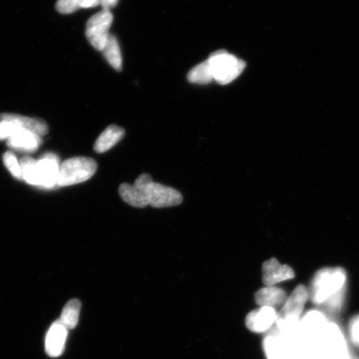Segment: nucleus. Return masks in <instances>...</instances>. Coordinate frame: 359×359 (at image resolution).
<instances>
[{"instance_id": "obj_1", "label": "nucleus", "mask_w": 359, "mask_h": 359, "mask_svg": "<svg viewBox=\"0 0 359 359\" xmlns=\"http://www.w3.org/2000/svg\"><path fill=\"white\" fill-rule=\"evenodd\" d=\"M119 195L126 203L136 208H170L182 203V193L174 188L154 182L150 175L142 174L133 185L123 183L119 187Z\"/></svg>"}, {"instance_id": "obj_2", "label": "nucleus", "mask_w": 359, "mask_h": 359, "mask_svg": "<svg viewBox=\"0 0 359 359\" xmlns=\"http://www.w3.org/2000/svg\"><path fill=\"white\" fill-rule=\"evenodd\" d=\"M297 330L293 333L276 331L269 334L264 341V349L267 358L311 359V350L300 339Z\"/></svg>"}, {"instance_id": "obj_3", "label": "nucleus", "mask_w": 359, "mask_h": 359, "mask_svg": "<svg viewBox=\"0 0 359 359\" xmlns=\"http://www.w3.org/2000/svg\"><path fill=\"white\" fill-rule=\"evenodd\" d=\"M346 272L342 268H325L314 276L311 291L309 293L312 302L324 304L332 296L346 287Z\"/></svg>"}, {"instance_id": "obj_4", "label": "nucleus", "mask_w": 359, "mask_h": 359, "mask_svg": "<svg viewBox=\"0 0 359 359\" xmlns=\"http://www.w3.org/2000/svg\"><path fill=\"white\" fill-rule=\"evenodd\" d=\"M309 298V291L304 285L296 287L293 293L287 299L279 313H277L276 325L281 333H293L298 329L300 316Z\"/></svg>"}, {"instance_id": "obj_5", "label": "nucleus", "mask_w": 359, "mask_h": 359, "mask_svg": "<svg viewBox=\"0 0 359 359\" xmlns=\"http://www.w3.org/2000/svg\"><path fill=\"white\" fill-rule=\"evenodd\" d=\"M97 168L95 161L89 157L78 156L67 159L60 165L57 187H69L88 181Z\"/></svg>"}, {"instance_id": "obj_6", "label": "nucleus", "mask_w": 359, "mask_h": 359, "mask_svg": "<svg viewBox=\"0 0 359 359\" xmlns=\"http://www.w3.org/2000/svg\"><path fill=\"white\" fill-rule=\"evenodd\" d=\"M208 61L212 71L214 81L221 85L232 83L239 77L246 66L243 60L226 50L212 53Z\"/></svg>"}, {"instance_id": "obj_7", "label": "nucleus", "mask_w": 359, "mask_h": 359, "mask_svg": "<svg viewBox=\"0 0 359 359\" xmlns=\"http://www.w3.org/2000/svg\"><path fill=\"white\" fill-rule=\"evenodd\" d=\"M114 16L109 10H103L94 15L87 22L86 37L90 44L97 51H102L109 39V29Z\"/></svg>"}, {"instance_id": "obj_8", "label": "nucleus", "mask_w": 359, "mask_h": 359, "mask_svg": "<svg viewBox=\"0 0 359 359\" xmlns=\"http://www.w3.org/2000/svg\"><path fill=\"white\" fill-rule=\"evenodd\" d=\"M60 158L53 154L43 155L36 163L37 187L51 189L57 186L60 173Z\"/></svg>"}, {"instance_id": "obj_9", "label": "nucleus", "mask_w": 359, "mask_h": 359, "mask_svg": "<svg viewBox=\"0 0 359 359\" xmlns=\"http://www.w3.org/2000/svg\"><path fill=\"white\" fill-rule=\"evenodd\" d=\"M294 278V272L289 266L281 264L275 258L264 262L262 266V279L266 286H275L279 283Z\"/></svg>"}, {"instance_id": "obj_10", "label": "nucleus", "mask_w": 359, "mask_h": 359, "mask_svg": "<svg viewBox=\"0 0 359 359\" xmlns=\"http://www.w3.org/2000/svg\"><path fill=\"white\" fill-rule=\"evenodd\" d=\"M276 309L262 307L251 311L246 317L245 324L250 331L255 333L266 332L276 322Z\"/></svg>"}, {"instance_id": "obj_11", "label": "nucleus", "mask_w": 359, "mask_h": 359, "mask_svg": "<svg viewBox=\"0 0 359 359\" xmlns=\"http://www.w3.org/2000/svg\"><path fill=\"white\" fill-rule=\"evenodd\" d=\"M67 330H69L60 320L55 321L51 325L47 334L46 344H45L48 356L57 358L64 353Z\"/></svg>"}, {"instance_id": "obj_12", "label": "nucleus", "mask_w": 359, "mask_h": 359, "mask_svg": "<svg viewBox=\"0 0 359 359\" xmlns=\"http://www.w3.org/2000/svg\"><path fill=\"white\" fill-rule=\"evenodd\" d=\"M42 142L41 137L20 129L12 137L8 139L7 144L13 150L25 152V154H32L39 149Z\"/></svg>"}, {"instance_id": "obj_13", "label": "nucleus", "mask_w": 359, "mask_h": 359, "mask_svg": "<svg viewBox=\"0 0 359 359\" xmlns=\"http://www.w3.org/2000/svg\"><path fill=\"white\" fill-rule=\"evenodd\" d=\"M0 118L10 121L15 123L21 130L34 133L39 137L45 136L48 131L47 123L42 119L16 114H3L0 116Z\"/></svg>"}, {"instance_id": "obj_14", "label": "nucleus", "mask_w": 359, "mask_h": 359, "mask_svg": "<svg viewBox=\"0 0 359 359\" xmlns=\"http://www.w3.org/2000/svg\"><path fill=\"white\" fill-rule=\"evenodd\" d=\"M255 299L260 307L276 309L284 305L288 298L284 290L275 286H266L255 294Z\"/></svg>"}, {"instance_id": "obj_15", "label": "nucleus", "mask_w": 359, "mask_h": 359, "mask_svg": "<svg viewBox=\"0 0 359 359\" xmlns=\"http://www.w3.org/2000/svg\"><path fill=\"white\" fill-rule=\"evenodd\" d=\"M125 131L122 128L116 125H111L102 133L94 144V150L98 154H103L111 149L122 140Z\"/></svg>"}, {"instance_id": "obj_16", "label": "nucleus", "mask_w": 359, "mask_h": 359, "mask_svg": "<svg viewBox=\"0 0 359 359\" xmlns=\"http://www.w3.org/2000/svg\"><path fill=\"white\" fill-rule=\"evenodd\" d=\"M102 55L109 65L116 71L120 72L123 69V57L118 40L115 36L110 34L109 40L102 49Z\"/></svg>"}, {"instance_id": "obj_17", "label": "nucleus", "mask_w": 359, "mask_h": 359, "mask_svg": "<svg viewBox=\"0 0 359 359\" xmlns=\"http://www.w3.org/2000/svg\"><path fill=\"white\" fill-rule=\"evenodd\" d=\"M100 6V0H57L56 10L62 15H69L80 8H89Z\"/></svg>"}, {"instance_id": "obj_18", "label": "nucleus", "mask_w": 359, "mask_h": 359, "mask_svg": "<svg viewBox=\"0 0 359 359\" xmlns=\"http://www.w3.org/2000/svg\"><path fill=\"white\" fill-rule=\"evenodd\" d=\"M187 79L191 83L208 84L214 81L212 69L209 62L205 60L192 67L187 74Z\"/></svg>"}, {"instance_id": "obj_19", "label": "nucleus", "mask_w": 359, "mask_h": 359, "mask_svg": "<svg viewBox=\"0 0 359 359\" xmlns=\"http://www.w3.org/2000/svg\"><path fill=\"white\" fill-rule=\"evenodd\" d=\"M80 309L81 302L77 299H71L70 302L67 303L64 309H62L60 320L67 330H73L77 326Z\"/></svg>"}, {"instance_id": "obj_20", "label": "nucleus", "mask_w": 359, "mask_h": 359, "mask_svg": "<svg viewBox=\"0 0 359 359\" xmlns=\"http://www.w3.org/2000/svg\"><path fill=\"white\" fill-rule=\"evenodd\" d=\"M36 163L32 157H22L20 161V165L22 172V179L25 180L27 183L30 185L37 187V177H36Z\"/></svg>"}, {"instance_id": "obj_21", "label": "nucleus", "mask_w": 359, "mask_h": 359, "mask_svg": "<svg viewBox=\"0 0 359 359\" xmlns=\"http://www.w3.org/2000/svg\"><path fill=\"white\" fill-rule=\"evenodd\" d=\"M3 161L7 169L10 170L11 173L13 175V177L21 180L22 172L20 165L15 154L11 151L6 152L3 156Z\"/></svg>"}, {"instance_id": "obj_22", "label": "nucleus", "mask_w": 359, "mask_h": 359, "mask_svg": "<svg viewBox=\"0 0 359 359\" xmlns=\"http://www.w3.org/2000/svg\"><path fill=\"white\" fill-rule=\"evenodd\" d=\"M20 128L10 121H0V141L8 140L19 132Z\"/></svg>"}, {"instance_id": "obj_23", "label": "nucleus", "mask_w": 359, "mask_h": 359, "mask_svg": "<svg viewBox=\"0 0 359 359\" xmlns=\"http://www.w3.org/2000/svg\"><path fill=\"white\" fill-rule=\"evenodd\" d=\"M344 295L345 289L332 296V297L325 303L327 307L329 308L331 311H339V309L342 307L344 302Z\"/></svg>"}, {"instance_id": "obj_24", "label": "nucleus", "mask_w": 359, "mask_h": 359, "mask_svg": "<svg viewBox=\"0 0 359 359\" xmlns=\"http://www.w3.org/2000/svg\"><path fill=\"white\" fill-rule=\"evenodd\" d=\"M348 331L352 343L359 348V314L354 316L350 321Z\"/></svg>"}, {"instance_id": "obj_25", "label": "nucleus", "mask_w": 359, "mask_h": 359, "mask_svg": "<svg viewBox=\"0 0 359 359\" xmlns=\"http://www.w3.org/2000/svg\"><path fill=\"white\" fill-rule=\"evenodd\" d=\"M119 0H100V6L102 7L103 10H109L114 8L118 4Z\"/></svg>"}, {"instance_id": "obj_26", "label": "nucleus", "mask_w": 359, "mask_h": 359, "mask_svg": "<svg viewBox=\"0 0 359 359\" xmlns=\"http://www.w3.org/2000/svg\"><path fill=\"white\" fill-rule=\"evenodd\" d=\"M358 359V358H357Z\"/></svg>"}]
</instances>
